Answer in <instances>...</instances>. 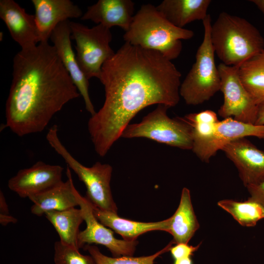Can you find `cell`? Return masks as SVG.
Masks as SVG:
<instances>
[{
  "mask_svg": "<svg viewBox=\"0 0 264 264\" xmlns=\"http://www.w3.org/2000/svg\"><path fill=\"white\" fill-rule=\"evenodd\" d=\"M181 77L160 52L125 42L102 67L99 79L104 87L105 101L88 123L96 153L106 155L142 109L154 104L176 106Z\"/></svg>",
  "mask_w": 264,
  "mask_h": 264,
  "instance_id": "cell-1",
  "label": "cell"
},
{
  "mask_svg": "<svg viewBox=\"0 0 264 264\" xmlns=\"http://www.w3.org/2000/svg\"><path fill=\"white\" fill-rule=\"evenodd\" d=\"M80 94L48 42L14 57L5 104L6 126L19 136L42 132L54 115Z\"/></svg>",
  "mask_w": 264,
  "mask_h": 264,
  "instance_id": "cell-2",
  "label": "cell"
},
{
  "mask_svg": "<svg viewBox=\"0 0 264 264\" xmlns=\"http://www.w3.org/2000/svg\"><path fill=\"white\" fill-rule=\"evenodd\" d=\"M194 35L192 30L172 24L156 6L146 4L134 15L123 39L132 45L158 51L172 61L181 53V40L190 39Z\"/></svg>",
  "mask_w": 264,
  "mask_h": 264,
  "instance_id": "cell-3",
  "label": "cell"
},
{
  "mask_svg": "<svg viewBox=\"0 0 264 264\" xmlns=\"http://www.w3.org/2000/svg\"><path fill=\"white\" fill-rule=\"evenodd\" d=\"M211 39L215 53L229 66H240L264 49V39L254 25L224 12L212 24Z\"/></svg>",
  "mask_w": 264,
  "mask_h": 264,
  "instance_id": "cell-4",
  "label": "cell"
},
{
  "mask_svg": "<svg viewBox=\"0 0 264 264\" xmlns=\"http://www.w3.org/2000/svg\"><path fill=\"white\" fill-rule=\"evenodd\" d=\"M204 36L198 49L196 61L181 84L179 93L189 105H198L209 100L220 90L221 79L216 66L211 39V18L202 21Z\"/></svg>",
  "mask_w": 264,
  "mask_h": 264,
  "instance_id": "cell-5",
  "label": "cell"
},
{
  "mask_svg": "<svg viewBox=\"0 0 264 264\" xmlns=\"http://www.w3.org/2000/svg\"><path fill=\"white\" fill-rule=\"evenodd\" d=\"M46 140L52 149L63 159L82 181L87 189L86 198L98 209L117 213L110 186L112 168L100 162L87 167L79 162L67 150L58 136V127L54 125L48 131Z\"/></svg>",
  "mask_w": 264,
  "mask_h": 264,
  "instance_id": "cell-6",
  "label": "cell"
},
{
  "mask_svg": "<svg viewBox=\"0 0 264 264\" xmlns=\"http://www.w3.org/2000/svg\"><path fill=\"white\" fill-rule=\"evenodd\" d=\"M167 106L159 104L138 123L129 124L121 137H144L183 150H192L193 128L182 117L171 118Z\"/></svg>",
  "mask_w": 264,
  "mask_h": 264,
  "instance_id": "cell-7",
  "label": "cell"
},
{
  "mask_svg": "<svg viewBox=\"0 0 264 264\" xmlns=\"http://www.w3.org/2000/svg\"><path fill=\"white\" fill-rule=\"evenodd\" d=\"M69 24L81 69L88 80L93 77L99 79L103 64L115 53L110 46L112 38L110 29L102 24L91 28L73 22Z\"/></svg>",
  "mask_w": 264,
  "mask_h": 264,
  "instance_id": "cell-8",
  "label": "cell"
},
{
  "mask_svg": "<svg viewBox=\"0 0 264 264\" xmlns=\"http://www.w3.org/2000/svg\"><path fill=\"white\" fill-rule=\"evenodd\" d=\"M239 67L223 63L218 66L221 79L220 90L224 97L223 103L218 110V114L224 119L233 117L236 120L255 124L258 105L241 82Z\"/></svg>",
  "mask_w": 264,
  "mask_h": 264,
  "instance_id": "cell-9",
  "label": "cell"
},
{
  "mask_svg": "<svg viewBox=\"0 0 264 264\" xmlns=\"http://www.w3.org/2000/svg\"><path fill=\"white\" fill-rule=\"evenodd\" d=\"M79 206L82 211L86 228L80 231L78 238L79 248L87 244H101L107 247L113 257L132 256L135 251L137 241H127L115 238L110 229L100 222L94 216L92 205L89 200L81 195Z\"/></svg>",
  "mask_w": 264,
  "mask_h": 264,
  "instance_id": "cell-10",
  "label": "cell"
},
{
  "mask_svg": "<svg viewBox=\"0 0 264 264\" xmlns=\"http://www.w3.org/2000/svg\"><path fill=\"white\" fill-rule=\"evenodd\" d=\"M247 136L264 139V125L246 123L229 117L218 122L210 137L194 140L192 150L200 160L208 162L225 145Z\"/></svg>",
  "mask_w": 264,
  "mask_h": 264,
  "instance_id": "cell-11",
  "label": "cell"
},
{
  "mask_svg": "<svg viewBox=\"0 0 264 264\" xmlns=\"http://www.w3.org/2000/svg\"><path fill=\"white\" fill-rule=\"evenodd\" d=\"M221 150L235 165L246 188L264 182V151L246 137L228 143Z\"/></svg>",
  "mask_w": 264,
  "mask_h": 264,
  "instance_id": "cell-12",
  "label": "cell"
},
{
  "mask_svg": "<svg viewBox=\"0 0 264 264\" xmlns=\"http://www.w3.org/2000/svg\"><path fill=\"white\" fill-rule=\"evenodd\" d=\"M63 170L60 165L39 161L29 168L19 170L9 179L8 187L20 197L28 198L63 181Z\"/></svg>",
  "mask_w": 264,
  "mask_h": 264,
  "instance_id": "cell-13",
  "label": "cell"
},
{
  "mask_svg": "<svg viewBox=\"0 0 264 264\" xmlns=\"http://www.w3.org/2000/svg\"><path fill=\"white\" fill-rule=\"evenodd\" d=\"M69 22L68 20L60 23L50 39L64 66L82 96L87 110L92 116L96 111L89 94V80L81 69L72 49Z\"/></svg>",
  "mask_w": 264,
  "mask_h": 264,
  "instance_id": "cell-14",
  "label": "cell"
},
{
  "mask_svg": "<svg viewBox=\"0 0 264 264\" xmlns=\"http://www.w3.org/2000/svg\"><path fill=\"white\" fill-rule=\"evenodd\" d=\"M35 8V20L39 43L48 42L61 22L69 19L82 17L79 6L70 0H32Z\"/></svg>",
  "mask_w": 264,
  "mask_h": 264,
  "instance_id": "cell-15",
  "label": "cell"
},
{
  "mask_svg": "<svg viewBox=\"0 0 264 264\" xmlns=\"http://www.w3.org/2000/svg\"><path fill=\"white\" fill-rule=\"evenodd\" d=\"M0 18L21 49L32 48L39 43L34 15L27 13L14 0H0Z\"/></svg>",
  "mask_w": 264,
  "mask_h": 264,
  "instance_id": "cell-16",
  "label": "cell"
},
{
  "mask_svg": "<svg viewBox=\"0 0 264 264\" xmlns=\"http://www.w3.org/2000/svg\"><path fill=\"white\" fill-rule=\"evenodd\" d=\"M67 179L41 193L30 196L33 203L31 213L41 216L51 211H62L79 206L81 195L75 188L70 169L67 166Z\"/></svg>",
  "mask_w": 264,
  "mask_h": 264,
  "instance_id": "cell-17",
  "label": "cell"
},
{
  "mask_svg": "<svg viewBox=\"0 0 264 264\" xmlns=\"http://www.w3.org/2000/svg\"><path fill=\"white\" fill-rule=\"evenodd\" d=\"M134 3L131 0H99L88 6L81 18L110 29L118 26L127 31L134 17Z\"/></svg>",
  "mask_w": 264,
  "mask_h": 264,
  "instance_id": "cell-18",
  "label": "cell"
},
{
  "mask_svg": "<svg viewBox=\"0 0 264 264\" xmlns=\"http://www.w3.org/2000/svg\"><path fill=\"white\" fill-rule=\"evenodd\" d=\"M91 205L93 214L97 220L104 226L121 236L124 240L136 241L138 236L151 231H167L168 219L152 222L133 221L121 218L117 213L101 210Z\"/></svg>",
  "mask_w": 264,
  "mask_h": 264,
  "instance_id": "cell-19",
  "label": "cell"
},
{
  "mask_svg": "<svg viewBox=\"0 0 264 264\" xmlns=\"http://www.w3.org/2000/svg\"><path fill=\"white\" fill-rule=\"evenodd\" d=\"M211 3L210 0H164L156 7L172 24L183 28L191 22L203 21Z\"/></svg>",
  "mask_w": 264,
  "mask_h": 264,
  "instance_id": "cell-20",
  "label": "cell"
},
{
  "mask_svg": "<svg viewBox=\"0 0 264 264\" xmlns=\"http://www.w3.org/2000/svg\"><path fill=\"white\" fill-rule=\"evenodd\" d=\"M168 219L167 232L173 236L174 243H188L199 228L188 188H183L179 205Z\"/></svg>",
  "mask_w": 264,
  "mask_h": 264,
  "instance_id": "cell-21",
  "label": "cell"
},
{
  "mask_svg": "<svg viewBox=\"0 0 264 264\" xmlns=\"http://www.w3.org/2000/svg\"><path fill=\"white\" fill-rule=\"evenodd\" d=\"M44 215L55 229L62 243L79 249V227L84 220L80 208L75 207L62 211H48Z\"/></svg>",
  "mask_w": 264,
  "mask_h": 264,
  "instance_id": "cell-22",
  "label": "cell"
},
{
  "mask_svg": "<svg viewBox=\"0 0 264 264\" xmlns=\"http://www.w3.org/2000/svg\"><path fill=\"white\" fill-rule=\"evenodd\" d=\"M238 73L242 85L255 103H264V49L239 67Z\"/></svg>",
  "mask_w": 264,
  "mask_h": 264,
  "instance_id": "cell-23",
  "label": "cell"
},
{
  "mask_svg": "<svg viewBox=\"0 0 264 264\" xmlns=\"http://www.w3.org/2000/svg\"><path fill=\"white\" fill-rule=\"evenodd\" d=\"M218 205L244 227L255 226L259 220L264 219V206L249 198L244 201L222 199L218 202Z\"/></svg>",
  "mask_w": 264,
  "mask_h": 264,
  "instance_id": "cell-24",
  "label": "cell"
},
{
  "mask_svg": "<svg viewBox=\"0 0 264 264\" xmlns=\"http://www.w3.org/2000/svg\"><path fill=\"white\" fill-rule=\"evenodd\" d=\"M174 243V242L172 241L164 248L156 253L148 256L138 257L132 256L110 257L102 254L97 246L91 244L86 245L83 248L89 253L96 264H154L155 259L170 251Z\"/></svg>",
  "mask_w": 264,
  "mask_h": 264,
  "instance_id": "cell-25",
  "label": "cell"
},
{
  "mask_svg": "<svg viewBox=\"0 0 264 264\" xmlns=\"http://www.w3.org/2000/svg\"><path fill=\"white\" fill-rule=\"evenodd\" d=\"M79 249L62 243L60 241L54 243V262L55 264H96L90 255H85Z\"/></svg>",
  "mask_w": 264,
  "mask_h": 264,
  "instance_id": "cell-26",
  "label": "cell"
},
{
  "mask_svg": "<svg viewBox=\"0 0 264 264\" xmlns=\"http://www.w3.org/2000/svg\"><path fill=\"white\" fill-rule=\"evenodd\" d=\"M183 119L188 124L196 122L217 123L220 121L217 114L211 110H205L198 113H190L185 115Z\"/></svg>",
  "mask_w": 264,
  "mask_h": 264,
  "instance_id": "cell-27",
  "label": "cell"
},
{
  "mask_svg": "<svg viewBox=\"0 0 264 264\" xmlns=\"http://www.w3.org/2000/svg\"><path fill=\"white\" fill-rule=\"evenodd\" d=\"M201 242L197 246L189 245L188 243H179L172 246L170 249L174 260L191 257L194 253L197 251Z\"/></svg>",
  "mask_w": 264,
  "mask_h": 264,
  "instance_id": "cell-28",
  "label": "cell"
},
{
  "mask_svg": "<svg viewBox=\"0 0 264 264\" xmlns=\"http://www.w3.org/2000/svg\"><path fill=\"white\" fill-rule=\"evenodd\" d=\"M18 220L9 214L8 206L3 192L0 191V223L6 226L10 223H15Z\"/></svg>",
  "mask_w": 264,
  "mask_h": 264,
  "instance_id": "cell-29",
  "label": "cell"
},
{
  "mask_svg": "<svg viewBox=\"0 0 264 264\" xmlns=\"http://www.w3.org/2000/svg\"><path fill=\"white\" fill-rule=\"evenodd\" d=\"M250 194L249 197L264 206V182L257 185L246 188Z\"/></svg>",
  "mask_w": 264,
  "mask_h": 264,
  "instance_id": "cell-30",
  "label": "cell"
},
{
  "mask_svg": "<svg viewBox=\"0 0 264 264\" xmlns=\"http://www.w3.org/2000/svg\"><path fill=\"white\" fill-rule=\"evenodd\" d=\"M255 124L264 125V103L258 105L257 117Z\"/></svg>",
  "mask_w": 264,
  "mask_h": 264,
  "instance_id": "cell-31",
  "label": "cell"
},
{
  "mask_svg": "<svg viewBox=\"0 0 264 264\" xmlns=\"http://www.w3.org/2000/svg\"><path fill=\"white\" fill-rule=\"evenodd\" d=\"M173 264H193V263L191 257H187L175 260Z\"/></svg>",
  "mask_w": 264,
  "mask_h": 264,
  "instance_id": "cell-32",
  "label": "cell"
},
{
  "mask_svg": "<svg viewBox=\"0 0 264 264\" xmlns=\"http://www.w3.org/2000/svg\"><path fill=\"white\" fill-rule=\"evenodd\" d=\"M250 1L256 5L264 16V0H252Z\"/></svg>",
  "mask_w": 264,
  "mask_h": 264,
  "instance_id": "cell-33",
  "label": "cell"
}]
</instances>
